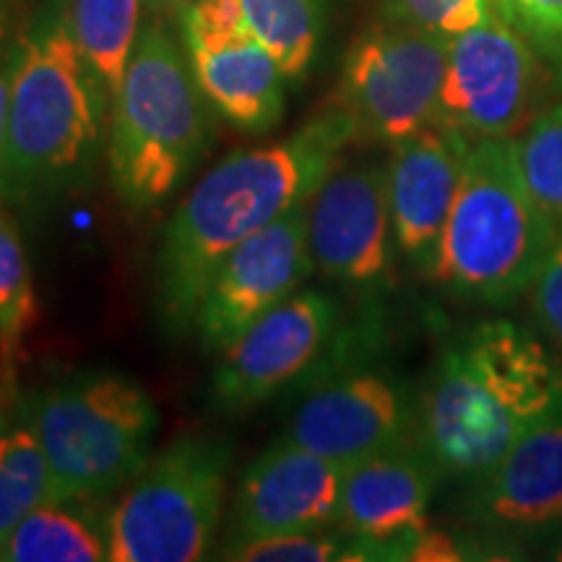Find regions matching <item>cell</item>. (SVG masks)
Instances as JSON below:
<instances>
[{"label":"cell","mask_w":562,"mask_h":562,"mask_svg":"<svg viewBox=\"0 0 562 562\" xmlns=\"http://www.w3.org/2000/svg\"><path fill=\"white\" fill-rule=\"evenodd\" d=\"M357 131L331 102L290 136L229 151L188 191L161 232L157 305L172 331L193 328L201 292L237 245L269 227L341 167Z\"/></svg>","instance_id":"1"},{"label":"cell","mask_w":562,"mask_h":562,"mask_svg":"<svg viewBox=\"0 0 562 562\" xmlns=\"http://www.w3.org/2000/svg\"><path fill=\"white\" fill-rule=\"evenodd\" d=\"M562 398V368L533 334L487 321L440 355L422 398V446L438 472L484 476Z\"/></svg>","instance_id":"2"},{"label":"cell","mask_w":562,"mask_h":562,"mask_svg":"<svg viewBox=\"0 0 562 562\" xmlns=\"http://www.w3.org/2000/svg\"><path fill=\"white\" fill-rule=\"evenodd\" d=\"M110 104L66 5L42 13L16 40L0 201L34 203L87 186L108 144Z\"/></svg>","instance_id":"3"},{"label":"cell","mask_w":562,"mask_h":562,"mask_svg":"<svg viewBox=\"0 0 562 562\" xmlns=\"http://www.w3.org/2000/svg\"><path fill=\"white\" fill-rule=\"evenodd\" d=\"M209 102L191 63L165 26L138 34L110 108L108 172L112 191L133 214H146L180 191L211 149Z\"/></svg>","instance_id":"4"},{"label":"cell","mask_w":562,"mask_h":562,"mask_svg":"<svg viewBox=\"0 0 562 562\" xmlns=\"http://www.w3.org/2000/svg\"><path fill=\"white\" fill-rule=\"evenodd\" d=\"M558 232L526 188L510 138L469 146L430 279L459 297L505 302L533 286Z\"/></svg>","instance_id":"5"},{"label":"cell","mask_w":562,"mask_h":562,"mask_svg":"<svg viewBox=\"0 0 562 562\" xmlns=\"http://www.w3.org/2000/svg\"><path fill=\"white\" fill-rule=\"evenodd\" d=\"M50 469V503H94L123 490L154 453L159 409L123 372H87L19 398Z\"/></svg>","instance_id":"6"},{"label":"cell","mask_w":562,"mask_h":562,"mask_svg":"<svg viewBox=\"0 0 562 562\" xmlns=\"http://www.w3.org/2000/svg\"><path fill=\"white\" fill-rule=\"evenodd\" d=\"M232 448L186 435L151 453L112 505L108 562H195L209 558L222 524Z\"/></svg>","instance_id":"7"},{"label":"cell","mask_w":562,"mask_h":562,"mask_svg":"<svg viewBox=\"0 0 562 562\" xmlns=\"http://www.w3.org/2000/svg\"><path fill=\"white\" fill-rule=\"evenodd\" d=\"M448 45V37L396 21L372 26L351 45L334 102L351 117L357 138L393 146L438 123Z\"/></svg>","instance_id":"8"},{"label":"cell","mask_w":562,"mask_h":562,"mask_svg":"<svg viewBox=\"0 0 562 562\" xmlns=\"http://www.w3.org/2000/svg\"><path fill=\"white\" fill-rule=\"evenodd\" d=\"M539 66L501 11L448 45L438 125L469 140L508 138L533 121Z\"/></svg>","instance_id":"9"},{"label":"cell","mask_w":562,"mask_h":562,"mask_svg":"<svg viewBox=\"0 0 562 562\" xmlns=\"http://www.w3.org/2000/svg\"><path fill=\"white\" fill-rule=\"evenodd\" d=\"M339 326V307L321 290H297L220 351L209 406L220 414L256 409L321 362Z\"/></svg>","instance_id":"10"},{"label":"cell","mask_w":562,"mask_h":562,"mask_svg":"<svg viewBox=\"0 0 562 562\" xmlns=\"http://www.w3.org/2000/svg\"><path fill=\"white\" fill-rule=\"evenodd\" d=\"M307 203L237 245L203 286L193 328L206 351H224L279 302L292 297L315 263L307 240Z\"/></svg>","instance_id":"11"},{"label":"cell","mask_w":562,"mask_h":562,"mask_svg":"<svg viewBox=\"0 0 562 562\" xmlns=\"http://www.w3.org/2000/svg\"><path fill=\"white\" fill-rule=\"evenodd\" d=\"M305 211L315 271L357 290H372L389 279L396 240L385 167H339L311 195Z\"/></svg>","instance_id":"12"},{"label":"cell","mask_w":562,"mask_h":562,"mask_svg":"<svg viewBox=\"0 0 562 562\" xmlns=\"http://www.w3.org/2000/svg\"><path fill=\"white\" fill-rule=\"evenodd\" d=\"M341 476V467L281 435L237 480L227 542L328 529L339 521Z\"/></svg>","instance_id":"13"},{"label":"cell","mask_w":562,"mask_h":562,"mask_svg":"<svg viewBox=\"0 0 562 562\" xmlns=\"http://www.w3.org/2000/svg\"><path fill=\"white\" fill-rule=\"evenodd\" d=\"M402 385L383 372H339L302 396L284 438L321 459L349 469L357 461L402 446L409 430Z\"/></svg>","instance_id":"14"},{"label":"cell","mask_w":562,"mask_h":562,"mask_svg":"<svg viewBox=\"0 0 562 562\" xmlns=\"http://www.w3.org/2000/svg\"><path fill=\"white\" fill-rule=\"evenodd\" d=\"M435 472L430 456L404 442L344 469L336 524L355 544H347L341 560L355 552H364L362 560H372V552L406 560L414 539L427 529Z\"/></svg>","instance_id":"15"},{"label":"cell","mask_w":562,"mask_h":562,"mask_svg":"<svg viewBox=\"0 0 562 562\" xmlns=\"http://www.w3.org/2000/svg\"><path fill=\"white\" fill-rule=\"evenodd\" d=\"M474 140L446 125L414 133L393 144L389 206L396 248L419 269H430L440 235L459 191L463 159Z\"/></svg>","instance_id":"16"},{"label":"cell","mask_w":562,"mask_h":562,"mask_svg":"<svg viewBox=\"0 0 562 562\" xmlns=\"http://www.w3.org/2000/svg\"><path fill=\"white\" fill-rule=\"evenodd\" d=\"M472 516L495 531L537 533L562 521V398L480 476Z\"/></svg>","instance_id":"17"},{"label":"cell","mask_w":562,"mask_h":562,"mask_svg":"<svg viewBox=\"0 0 562 562\" xmlns=\"http://www.w3.org/2000/svg\"><path fill=\"white\" fill-rule=\"evenodd\" d=\"M188 63L209 108L245 133H271L284 117V79L252 32L182 37Z\"/></svg>","instance_id":"18"},{"label":"cell","mask_w":562,"mask_h":562,"mask_svg":"<svg viewBox=\"0 0 562 562\" xmlns=\"http://www.w3.org/2000/svg\"><path fill=\"white\" fill-rule=\"evenodd\" d=\"M140 9L144 0H70L66 5L76 45L110 100L121 89L138 42Z\"/></svg>","instance_id":"19"},{"label":"cell","mask_w":562,"mask_h":562,"mask_svg":"<svg viewBox=\"0 0 562 562\" xmlns=\"http://www.w3.org/2000/svg\"><path fill=\"white\" fill-rule=\"evenodd\" d=\"M74 503H45L21 521L0 550L3 562H104L108 531Z\"/></svg>","instance_id":"20"},{"label":"cell","mask_w":562,"mask_h":562,"mask_svg":"<svg viewBox=\"0 0 562 562\" xmlns=\"http://www.w3.org/2000/svg\"><path fill=\"white\" fill-rule=\"evenodd\" d=\"M53 501L50 469L37 435L19 402L0 425V550L13 529L40 505Z\"/></svg>","instance_id":"21"},{"label":"cell","mask_w":562,"mask_h":562,"mask_svg":"<svg viewBox=\"0 0 562 562\" xmlns=\"http://www.w3.org/2000/svg\"><path fill=\"white\" fill-rule=\"evenodd\" d=\"M248 30L286 79H302L318 55L323 0H243Z\"/></svg>","instance_id":"22"},{"label":"cell","mask_w":562,"mask_h":562,"mask_svg":"<svg viewBox=\"0 0 562 562\" xmlns=\"http://www.w3.org/2000/svg\"><path fill=\"white\" fill-rule=\"evenodd\" d=\"M37 321V297L24 243L16 224L0 206V372L11 389L24 336Z\"/></svg>","instance_id":"23"},{"label":"cell","mask_w":562,"mask_h":562,"mask_svg":"<svg viewBox=\"0 0 562 562\" xmlns=\"http://www.w3.org/2000/svg\"><path fill=\"white\" fill-rule=\"evenodd\" d=\"M513 144L531 199L562 237V104L533 117Z\"/></svg>","instance_id":"24"},{"label":"cell","mask_w":562,"mask_h":562,"mask_svg":"<svg viewBox=\"0 0 562 562\" xmlns=\"http://www.w3.org/2000/svg\"><path fill=\"white\" fill-rule=\"evenodd\" d=\"M344 550L347 544L339 533L315 529L277 533L250 542H224L220 558L235 562H328L341 560Z\"/></svg>","instance_id":"25"},{"label":"cell","mask_w":562,"mask_h":562,"mask_svg":"<svg viewBox=\"0 0 562 562\" xmlns=\"http://www.w3.org/2000/svg\"><path fill=\"white\" fill-rule=\"evenodd\" d=\"M495 9V0H383L385 21L417 26L448 40L487 21Z\"/></svg>","instance_id":"26"},{"label":"cell","mask_w":562,"mask_h":562,"mask_svg":"<svg viewBox=\"0 0 562 562\" xmlns=\"http://www.w3.org/2000/svg\"><path fill=\"white\" fill-rule=\"evenodd\" d=\"M178 19L182 37H227L250 32L243 0H191Z\"/></svg>","instance_id":"27"},{"label":"cell","mask_w":562,"mask_h":562,"mask_svg":"<svg viewBox=\"0 0 562 562\" xmlns=\"http://www.w3.org/2000/svg\"><path fill=\"white\" fill-rule=\"evenodd\" d=\"M533 307L544 331L562 347V237L554 243L533 281Z\"/></svg>","instance_id":"28"},{"label":"cell","mask_w":562,"mask_h":562,"mask_svg":"<svg viewBox=\"0 0 562 562\" xmlns=\"http://www.w3.org/2000/svg\"><path fill=\"white\" fill-rule=\"evenodd\" d=\"M497 11L508 21L544 42L562 40V0H495Z\"/></svg>","instance_id":"29"},{"label":"cell","mask_w":562,"mask_h":562,"mask_svg":"<svg viewBox=\"0 0 562 562\" xmlns=\"http://www.w3.org/2000/svg\"><path fill=\"white\" fill-rule=\"evenodd\" d=\"M406 560L417 562H451V560H463L461 547L453 537L442 531H422L417 539H414L409 547V554Z\"/></svg>","instance_id":"30"},{"label":"cell","mask_w":562,"mask_h":562,"mask_svg":"<svg viewBox=\"0 0 562 562\" xmlns=\"http://www.w3.org/2000/svg\"><path fill=\"white\" fill-rule=\"evenodd\" d=\"M13 55H16V40L9 42L0 24V167H3L5 131H9V102H11V74Z\"/></svg>","instance_id":"31"},{"label":"cell","mask_w":562,"mask_h":562,"mask_svg":"<svg viewBox=\"0 0 562 562\" xmlns=\"http://www.w3.org/2000/svg\"><path fill=\"white\" fill-rule=\"evenodd\" d=\"M188 3L191 0H144V5H149V11L157 16H180Z\"/></svg>","instance_id":"32"},{"label":"cell","mask_w":562,"mask_h":562,"mask_svg":"<svg viewBox=\"0 0 562 562\" xmlns=\"http://www.w3.org/2000/svg\"><path fill=\"white\" fill-rule=\"evenodd\" d=\"M11 406H13V398L11 396H0V425H3L5 414L11 412Z\"/></svg>","instance_id":"33"},{"label":"cell","mask_w":562,"mask_h":562,"mask_svg":"<svg viewBox=\"0 0 562 562\" xmlns=\"http://www.w3.org/2000/svg\"><path fill=\"white\" fill-rule=\"evenodd\" d=\"M558 560H562V542H560V550H558Z\"/></svg>","instance_id":"34"}]
</instances>
